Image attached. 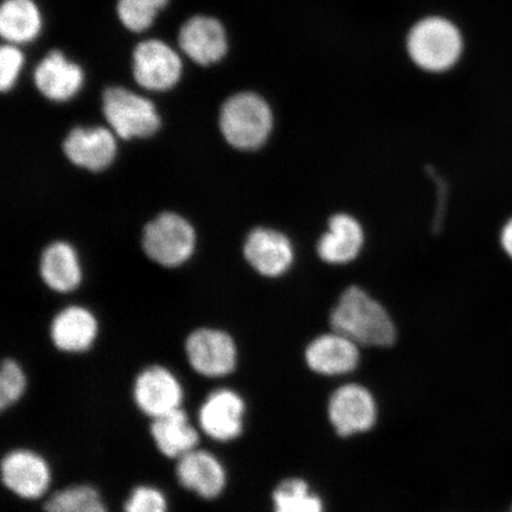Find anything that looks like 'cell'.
<instances>
[{
  "label": "cell",
  "instance_id": "6da1fadb",
  "mask_svg": "<svg viewBox=\"0 0 512 512\" xmlns=\"http://www.w3.org/2000/svg\"><path fill=\"white\" fill-rule=\"evenodd\" d=\"M337 334L366 347H390L395 342L396 329L384 307L366 291L350 286L342 293L330 318Z\"/></svg>",
  "mask_w": 512,
  "mask_h": 512
},
{
  "label": "cell",
  "instance_id": "7a4b0ae2",
  "mask_svg": "<svg viewBox=\"0 0 512 512\" xmlns=\"http://www.w3.org/2000/svg\"><path fill=\"white\" fill-rule=\"evenodd\" d=\"M273 123L271 107L258 94H235L224 102L221 110L223 137L235 149H259L271 136Z\"/></svg>",
  "mask_w": 512,
  "mask_h": 512
},
{
  "label": "cell",
  "instance_id": "3957f363",
  "mask_svg": "<svg viewBox=\"0 0 512 512\" xmlns=\"http://www.w3.org/2000/svg\"><path fill=\"white\" fill-rule=\"evenodd\" d=\"M408 51L416 66L441 73L457 63L463 38L456 25L440 17L422 19L408 36Z\"/></svg>",
  "mask_w": 512,
  "mask_h": 512
},
{
  "label": "cell",
  "instance_id": "277c9868",
  "mask_svg": "<svg viewBox=\"0 0 512 512\" xmlns=\"http://www.w3.org/2000/svg\"><path fill=\"white\" fill-rule=\"evenodd\" d=\"M196 235L191 224L174 213H164L144 230V251L150 259L165 267L184 264L194 253Z\"/></svg>",
  "mask_w": 512,
  "mask_h": 512
},
{
  "label": "cell",
  "instance_id": "5b68a950",
  "mask_svg": "<svg viewBox=\"0 0 512 512\" xmlns=\"http://www.w3.org/2000/svg\"><path fill=\"white\" fill-rule=\"evenodd\" d=\"M104 113L108 124L123 139L151 137L160 126L155 105L125 88L107 89Z\"/></svg>",
  "mask_w": 512,
  "mask_h": 512
},
{
  "label": "cell",
  "instance_id": "8992f818",
  "mask_svg": "<svg viewBox=\"0 0 512 512\" xmlns=\"http://www.w3.org/2000/svg\"><path fill=\"white\" fill-rule=\"evenodd\" d=\"M182 69L181 57L162 41L147 40L134 50V79L147 91H169L181 79Z\"/></svg>",
  "mask_w": 512,
  "mask_h": 512
},
{
  "label": "cell",
  "instance_id": "52a82bcc",
  "mask_svg": "<svg viewBox=\"0 0 512 512\" xmlns=\"http://www.w3.org/2000/svg\"><path fill=\"white\" fill-rule=\"evenodd\" d=\"M185 350L191 367L207 377L226 376L236 367L238 352L226 332L200 329L189 336Z\"/></svg>",
  "mask_w": 512,
  "mask_h": 512
},
{
  "label": "cell",
  "instance_id": "ba28073f",
  "mask_svg": "<svg viewBox=\"0 0 512 512\" xmlns=\"http://www.w3.org/2000/svg\"><path fill=\"white\" fill-rule=\"evenodd\" d=\"M376 415L373 396L357 384H347L331 396L329 418L341 437L369 431L375 424Z\"/></svg>",
  "mask_w": 512,
  "mask_h": 512
},
{
  "label": "cell",
  "instance_id": "9c48e42d",
  "mask_svg": "<svg viewBox=\"0 0 512 512\" xmlns=\"http://www.w3.org/2000/svg\"><path fill=\"white\" fill-rule=\"evenodd\" d=\"M243 252L248 264L264 277L284 275L294 261L292 242L285 234L274 229H254L248 235Z\"/></svg>",
  "mask_w": 512,
  "mask_h": 512
},
{
  "label": "cell",
  "instance_id": "30bf717a",
  "mask_svg": "<svg viewBox=\"0 0 512 512\" xmlns=\"http://www.w3.org/2000/svg\"><path fill=\"white\" fill-rule=\"evenodd\" d=\"M181 384L168 369L151 367L137 377L134 400L140 411L156 419L181 408Z\"/></svg>",
  "mask_w": 512,
  "mask_h": 512
},
{
  "label": "cell",
  "instance_id": "8fae6325",
  "mask_svg": "<svg viewBox=\"0 0 512 512\" xmlns=\"http://www.w3.org/2000/svg\"><path fill=\"white\" fill-rule=\"evenodd\" d=\"M3 483L14 494L37 499L46 494L50 484L49 466L41 456L28 450L6 454L2 463Z\"/></svg>",
  "mask_w": 512,
  "mask_h": 512
},
{
  "label": "cell",
  "instance_id": "7c38bea8",
  "mask_svg": "<svg viewBox=\"0 0 512 512\" xmlns=\"http://www.w3.org/2000/svg\"><path fill=\"white\" fill-rule=\"evenodd\" d=\"M178 43L183 53L201 66L219 62L228 49L223 25L207 16L190 18L179 31Z\"/></svg>",
  "mask_w": 512,
  "mask_h": 512
},
{
  "label": "cell",
  "instance_id": "4fadbf2b",
  "mask_svg": "<svg viewBox=\"0 0 512 512\" xmlns=\"http://www.w3.org/2000/svg\"><path fill=\"white\" fill-rule=\"evenodd\" d=\"M245 402L229 389H219L208 396L200 409L202 430L217 441L239 437L243 428Z\"/></svg>",
  "mask_w": 512,
  "mask_h": 512
},
{
  "label": "cell",
  "instance_id": "5bb4252c",
  "mask_svg": "<svg viewBox=\"0 0 512 512\" xmlns=\"http://www.w3.org/2000/svg\"><path fill=\"white\" fill-rule=\"evenodd\" d=\"M70 162L91 171L110 166L117 152V142L111 131L104 127L74 128L63 144Z\"/></svg>",
  "mask_w": 512,
  "mask_h": 512
},
{
  "label": "cell",
  "instance_id": "9a60e30c",
  "mask_svg": "<svg viewBox=\"0 0 512 512\" xmlns=\"http://www.w3.org/2000/svg\"><path fill=\"white\" fill-rule=\"evenodd\" d=\"M364 233L361 223L348 214H337L329 220L328 230L319 239L317 253L330 265H345L362 251Z\"/></svg>",
  "mask_w": 512,
  "mask_h": 512
},
{
  "label": "cell",
  "instance_id": "2e32d148",
  "mask_svg": "<svg viewBox=\"0 0 512 512\" xmlns=\"http://www.w3.org/2000/svg\"><path fill=\"white\" fill-rule=\"evenodd\" d=\"M34 79L38 91L53 101H68L79 93L83 85L80 66L70 62L61 51H51L38 64Z\"/></svg>",
  "mask_w": 512,
  "mask_h": 512
},
{
  "label": "cell",
  "instance_id": "e0dca14e",
  "mask_svg": "<svg viewBox=\"0 0 512 512\" xmlns=\"http://www.w3.org/2000/svg\"><path fill=\"white\" fill-rule=\"evenodd\" d=\"M176 475L184 488L206 499L219 496L226 486L223 466L213 454L204 451L194 450L179 458Z\"/></svg>",
  "mask_w": 512,
  "mask_h": 512
},
{
  "label": "cell",
  "instance_id": "ac0fdd59",
  "mask_svg": "<svg viewBox=\"0 0 512 512\" xmlns=\"http://www.w3.org/2000/svg\"><path fill=\"white\" fill-rule=\"evenodd\" d=\"M360 361L357 344L349 338L334 334L320 336L306 349L309 367L322 375H343L350 373Z\"/></svg>",
  "mask_w": 512,
  "mask_h": 512
},
{
  "label": "cell",
  "instance_id": "d6986e66",
  "mask_svg": "<svg viewBox=\"0 0 512 512\" xmlns=\"http://www.w3.org/2000/svg\"><path fill=\"white\" fill-rule=\"evenodd\" d=\"M98 335L95 317L79 306L68 307L51 324V339L56 348L67 352H82L92 347Z\"/></svg>",
  "mask_w": 512,
  "mask_h": 512
},
{
  "label": "cell",
  "instance_id": "ffe728a7",
  "mask_svg": "<svg viewBox=\"0 0 512 512\" xmlns=\"http://www.w3.org/2000/svg\"><path fill=\"white\" fill-rule=\"evenodd\" d=\"M151 433L159 451L169 458L179 459L198 444V433L181 408L153 419Z\"/></svg>",
  "mask_w": 512,
  "mask_h": 512
},
{
  "label": "cell",
  "instance_id": "44dd1931",
  "mask_svg": "<svg viewBox=\"0 0 512 512\" xmlns=\"http://www.w3.org/2000/svg\"><path fill=\"white\" fill-rule=\"evenodd\" d=\"M42 28L41 12L34 0H5L0 10V34L11 44L34 41Z\"/></svg>",
  "mask_w": 512,
  "mask_h": 512
},
{
  "label": "cell",
  "instance_id": "7402d4cb",
  "mask_svg": "<svg viewBox=\"0 0 512 512\" xmlns=\"http://www.w3.org/2000/svg\"><path fill=\"white\" fill-rule=\"evenodd\" d=\"M41 274L53 290L74 291L81 283V270L73 247L64 242L50 245L42 255Z\"/></svg>",
  "mask_w": 512,
  "mask_h": 512
},
{
  "label": "cell",
  "instance_id": "603a6c76",
  "mask_svg": "<svg viewBox=\"0 0 512 512\" xmlns=\"http://www.w3.org/2000/svg\"><path fill=\"white\" fill-rule=\"evenodd\" d=\"M274 512H323V502L303 479L290 478L273 492Z\"/></svg>",
  "mask_w": 512,
  "mask_h": 512
},
{
  "label": "cell",
  "instance_id": "cb8c5ba5",
  "mask_svg": "<svg viewBox=\"0 0 512 512\" xmlns=\"http://www.w3.org/2000/svg\"><path fill=\"white\" fill-rule=\"evenodd\" d=\"M166 4L168 0H119L118 17L128 30L143 32L151 27Z\"/></svg>",
  "mask_w": 512,
  "mask_h": 512
},
{
  "label": "cell",
  "instance_id": "d4e9b609",
  "mask_svg": "<svg viewBox=\"0 0 512 512\" xmlns=\"http://www.w3.org/2000/svg\"><path fill=\"white\" fill-rule=\"evenodd\" d=\"M98 497H100L99 492L92 488V486H72V488L56 492L54 496H51L46 505H44V511L75 512L80 509L82 505Z\"/></svg>",
  "mask_w": 512,
  "mask_h": 512
},
{
  "label": "cell",
  "instance_id": "484cf974",
  "mask_svg": "<svg viewBox=\"0 0 512 512\" xmlns=\"http://www.w3.org/2000/svg\"><path fill=\"white\" fill-rule=\"evenodd\" d=\"M27 379L14 360H5L0 374V407L3 411L22 398Z\"/></svg>",
  "mask_w": 512,
  "mask_h": 512
},
{
  "label": "cell",
  "instance_id": "4316f807",
  "mask_svg": "<svg viewBox=\"0 0 512 512\" xmlns=\"http://www.w3.org/2000/svg\"><path fill=\"white\" fill-rule=\"evenodd\" d=\"M125 512H168L162 492L150 486H139L125 504Z\"/></svg>",
  "mask_w": 512,
  "mask_h": 512
},
{
  "label": "cell",
  "instance_id": "83f0119b",
  "mask_svg": "<svg viewBox=\"0 0 512 512\" xmlns=\"http://www.w3.org/2000/svg\"><path fill=\"white\" fill-rule=\"evenodd\" d=\"M24 56L22 51L9 44L0 50V88L8 92L14 87L19 72L23 67Z\"/></svg>",
  "mask_w": 512,
  "mask_h": 512
},
{
  "label": "cell",
  "instance_id": "f1b7e54d",
  "mask_svg": "<svg viewBox=\"0 0 512 512\" xmlns=\"http://www.w3.org/2000/svg\"><path fill=\"white\" fill-rule=\"evenodd\" d=\"M504 251L512 258V219L505 224L501 235Z\"/></svg>",
  "mask_w": 512,
  "mask_h": 512
},
{
  "label": "cell",
  "instance_id": "f546056e",
  "mask_svg": "<svg viewBox=\"0 0 512 512\" xmlns=\"http://www.w3.org/2000/svg\"><path fill=\"white\" fill-rule=\"evenodd\" d=\"M75 512H107V509L104 503H102L101 498L98 497L93 499V501L82 505V507Z\"/></svg>",
  "mask_w": 512,
  "mask_h": 512
},
{
  "label": "cell",
  "instance_id": "4dcf8cb0",
  "mask_svg": "<svg viewBox=\"0 0 512 512\" xmlns=\"http://www.w3.org/2000/svg\"><path fill=\"white\" fill-rule=\"evenodd\" d=\"M508 512H512V505H511V509H510V511H508Z\"/></svg>",
  "mask_w": 512,
  "mask_h": 512
}]
</instances>
